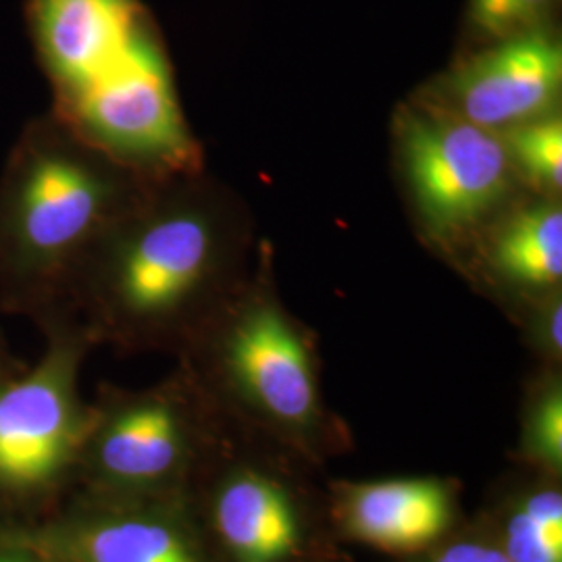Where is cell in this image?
<instances>
[{
    "instance_id": "7c38bea8",
    "label": "cell",
    "mask_w": 562,
    "mask_h": 562,
    "mask_svg": "<svg viewBox=\"0 0 562 562\" xmlns=\"http://www.w3.org/2000/svg\"><path fill=\"white\" fill-rule=\"evenodd\" d=\"M475 515L508 562H562V477L513 464Z\"/></svg>"
},
{
    "instance_id": "4fadbf2b",
    "label": "cell",
    "mask_w": 562,
    "mask_h": 562,
    "mask_svg": "<svg viewBox=\"0 0 562 562\" xmlns=\"http://www.w3.org/2000/svg\"><path fill=\"white\" fill-rule=\"evenodd\" d=\"M492 265L508 285L554 294L562 280V211L559 204H536L504 225L494 241Z\"/></svg>"
},
{
    "instance_id": "5bb4252c",
    "label": "cell",
    "mask_w": 562,
    "mask_h": 562,
    "mask_svg": "<svg viewBox=\"0 0 562 562\" xmlns=\"http://www.w3.org/2000/svg\"><path fill=\"white\" fill-rule=\"evenodd\" d=\"M513 464L562 477V382L559 369L546 367L522 402Z\"/></svg>"
},
{
    "instance_id": "d6986e66",
    "label": "cell",
    "mask_w": 562,
    "mask_h": 562,
    "mask_svg": "<svg viewBox=\"0 0 562 562\" xmlns=\"http://www.w3.org/2000/svg\"><path fill=\"white\" fill-rule=\"evenodd\" d=\"M27 364L21 362L9 348L4 336L0 334V392L7 387V383L15 380Z\"/></svg>"
},
{
    "instance_id": "ffe728a7",
    "label": "cell",
    "mask_w": 562,
    "mask_h": 562,
    "mask_svg": "<svg viewBox=\"0 0 562 562\" xmlns=\"http://www.w3.org/2000/svg\"><path fill=\"white\" fill-rule=\"evenodd\" d=\"M0 562H41L32 552L15 543L0 542Z\"/></svg>"
},
{
    "instance_id": "e0dca14e",
    "label": "cell",
    "mask_w": 562,
    "mask_h": 562,
    "mask_svg": "<svg viewBox=\"0 0 562 562\" xmlns=\"http://www.w3.org/2000/svg\"><path fill=\"white\" fill-rule=\"evenodd\" d=\"M390 562H508L492 531L477 515H469L464 521L434 548L417 557Z\"/></svg>"
},
{
    "instance_id": "8992f818",
    "label": "cell",
    "mask_w": 562,
    "mask_h": 562,
    "mask_svg": "<svg viewBox=\"0 0 562 562\" xmlns=\"http://www.w3.org/2000/svg\"><path fill=\"white\" fill-rule=\"evenodd\" d=\"M223 427L181 367L144 390L102 385L90 402L76 490L111 498L186 496Z\"/></svg>"
},
{
    "instance_id": "30bf717a",
    "label": "cell",
    "mask_w": 562,
    "mask_h": 562,
    "mask_svg": "<svg viewBox=\"0 0 562 562\" xmlns=\"http://www.w3.org/2000/svg\"><path fill=\"white\" fill-rule=\"evenodd\" d=\"M325 490L341 546H364L390 561L434 548L469 517L461 482L446 475L325 480Z\"/></svg>"
},
{
    "instance_id": "ba28073f",
    "label": "cell",
    "mask_w": 562,
    "mask_h": 562,
    "mask_svg": "<svg viewBox=\"0 0 562 562\" xmlns=\"http://www.w3.org/2000/svg\"><path fill=\"white\" fill-rule=\"evenodd\" d=\"M41 562H213L186 496L111 498L74 490L41 521L2 531Z\"/></svg>"
},
{
    "instance_id": "8fae6325",
    "label": "cell",
    "mask_w": 562,
    "mask_h": 562,
    "mask_svg": "<svg viewBox=\"0 0 562 562\" xmlns=\"http://www.w3.org/2000/svg\"><path fill=\"white\" fill-rule=\"evenodd\" d=\"M562 88V46L552 34L531 30L504 38L461 67L448 86L454 111L490 132L546 117Z\"/></svg>"
},
{
    "instance_id": "3957f363",
    "label": "cell",
    "mask_w": 562,
    "mask_h": 562,
    "mask_svg": "<svg viewBox=\"0 0 562 562\" xmlns=\"http://www.w3.org/2000/svg\"><path fill=\"white\" fill-rule=\"evenodd\" d=\"M181 369L227 425L325 469L355 448L325 404L306 331L271 296L215 311L180 350Z\"/></svg>"
},
{
    "instance_id": "6da1fadb",
    "label": "cell",
    "mask_w": 562,
    "mask_h": 562,
    "mask_svg": "<svg viewBox=\"0 0 562 562\" xmlns=\"http://www.w3.org/2000/svg\"><path fill=\"white\" fill-rule=\"evenodd\" d=\"M142 180L53 113L27 121L0 171V308L41 331L71 322L74 280Z\"/></svg>"
},
{
    "instance_id": "7a4b0ae2",
    "label": "cell",
    "mask_w": 562,
    "mask_h": 562,
    "mask_svg": "<svg viewBox=\"0 0 562 562\" xmlns=\"http://www.w3.org/2000/svg\"><path fill=\"white\" fill-rule=\"evenodd\" d=\"M217 244L204 202L142 190L81 265L67 315L94 346L181 350L217 311Z\"/></svg>"
},
{
    "instance_id": "9a60e30c",
    "label": "cell",
    "mask_w": 562,
    "mask_h": 562,
    "mask_svg": "<svg viewBox=\"0 0 562 562\" xmlns=\"http://www.w3.org/2000/svg\"><path fill=\"white\" fill-rule=\"evenodd\" d=\"M504 146L510 162L521 169L527 180L548 192H561L562 123L559 117L546 115L506 130Z\"/></svg>"
},
{
    "instance_id": "ac0fdd59",
    "label": "cell",
    "mask_w": 562,
    "mask_h": 562,
    "mask_svg": "<svg viewBox=\"0 0 562 562\" xmlns=\"http://www.w3.org/2000/svg\"><path fill=\"white\" fill-rule=\"evenodd\" d=\"M562 304L554 294L546 296L536 306V315L531 319V336L533 346L546 359V367L559 369L562 357Z\"/></svg>"
},
{
    "instance_id": "52a82bcc",
    "label": "cell",
    "mask_w": 562,
    "mask_h": 562,
    "mask_svg": "<svg viewBox=\"0 0 562 562\" xmlns=\"http://www.w3.org/2000/svg\"><path fill=\"white\" fill-rule=\"evenodd\" d=\"M42 334L41 359L0 392V533L41 521L76 490L90 415L80 371L94 344L76 322Z\"/></svg>"
},
{
    "instance_id": "5b68a950",
    "label": "cell",
    "mask_w": 562,
    "mask_h": 562,
    "mask_svg": "<svg viewBox=\"0 0 562 562\" xmlns=\"http://www.w3.org/2000/svg\"><path fill=\"white\" fill-rule=\"evenodd\" d=\"M225 423V422H223ZM322 469L234 425L186 492L213 562H341Z\"/></svg>"
},
{
    "instance_id": "277c9868",
    "label": "cell",
    "mask_w": 562,
    "mask_h": 562,
    "mask_svg": "<svg viewBox=\"0 0 562 562\" xmlns=\"http://www.w3.org/2000/svg\"><path fill=\"white\" fill-rule=\"evenodd\" d=\"M27 30L53 113L81 140H113L173 86L138 0H27Z\"/></svg>"
},
{
    "instance_id": "9c48e42d",
    "label": "cell",
    "mask_w": 562,
    "mask_h": 562,
    "mask_svg": "<svg viewBox=\"0 0 562 562\" xmlns=\"http://www.w3.org/2000/svg\"><path fill=\"white\" fill-rule=\"evenodd\" d=\"M401 148L417 206L440 234L471 227L508 192L513 162L498 132L448 111L408 113Z\"/></svg>"
},
{
    "instance_id": "44dd1931",
    "label": "cell",
    "mask_w": 562,
    "mask_h": 562,
    "mask_svg": "<svg viewBox=\"0 0 562 562\" xmlns=\"http://www.w3.org/2000/svg\"><path fill=\"white\" fill-rule=\"evenodd\" d=\"M341 562H357V561H355V559H352V557H348V559H346V561H341Z\"/></svg>"
},
{
    "instance_id": "2e32d148",
    "label": "cell",
    "mask_w": 562,
    "mask_h": 562,
    "mask_svg": "<svg viewBox=\"0 0 562 562\" xmlns=\"http://www.w3.org/2000/svg\"><path fill=\"white\" fill-rule=\"evenodd\" d=\"M554 0H471L473 25L494 41L538 30Z\"/></svg>"
}]
</instances>
